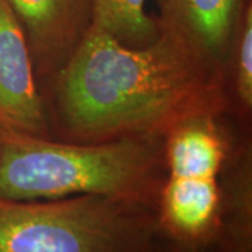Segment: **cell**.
I'll return each instance as SVG.
<instances>
[{"label":"cell","mask_w":252,"mask_h":252,"mask_svg":"<svg viewBox=\"0 0 252 252\" xmlns=\"http://www.w3.org/2000/svg\"><path fill=\"white\" fill-rule=\"evenodd\" d=\"M42 98L51 137L76 143L164 139L190 119L230 115L224 72L177 38L160 31L127 46L95 24Z\"/></svg>","instance_id":"cell-1"},{"label":"cell","mask_w":252,"mask_h":252,"mask_svg":"<svg viewBox=\"0 0 252 252\" xmlns=\"http://www.w3.org/2000/svg\"><path fill=\"white\" fill-rule=\"evenodd\" d=\"M165 180L164 139L76 143L0 133V196L98 195L154 209Z\"/></svg>","instance_id":"cell-2"},{"label":"cell","mask_w":252,"mask_h":252,"mask_svg":"<svg viewBox=\"0 0 252 252\" xmlns=\"http://www.w3.org/2000/svg\"><path fill=\"white\" fill-rule=\"evenodd\" d=\"M157 212L98 195L0 196V252H149Z\"/></svg>","instance_id":"cell-3"},{"label":"cell","mask_w":252,"mask_h":252,"mask_svg":"<svg viewBox=\"0 0 252 252\" xmlns=\"http://www.w3.org/2000/svg\"><path fill=\"white\" fill-rule=\"evenodd\" d=\"M240 127L228 114L205 115L164 137L158 234L195 252H213L219 235L220 172Z\"/></svg>","instance_id":"cell-4"},{"label":"cell","mask_w":252,"mask_h":252,"mask_svg":"<svg viewBox=\"0 0 252 252\" xmlns=\"http://www.w3.org/2000/svg\"><path fill=\"white\" fill-rule=\"evenodd\" d=\"M26 35L42 91L72 61L94 26V0H7Z\"/></svg>","instance_id":"cell-5"},{"label":"cell","mask_w":252,"mask_h":252,"mask_svg":"<svg viewBox=\"0 0 252 252\" xmlns=\"http://www.w3.org/2000/svg\"><path fill=\"white\" fill-rule=\"evenodd\" d=\"M0 133L51 137L26 35L7 0H0Z\"/></svg>","instance_id":"cell-6"},{"label":"cell","mask_w":252,"mask_h":252,"mask_svg":"<svg viewBox=\"0 0 252 252\" xmlns=\"http://www.w3.org/2000/svg\"><path fill=\"white\" fill-rule=\"evenodd\" d=\"M252 0H157L158 30L187 45L200 59L224 69L244 9ZM224 72V70H223Z\"/></svg>","instance_id":"cell-7"},{"label":"cell","mask_w":252,"mask_h":252,"mask_svg":"<svg viewBox=\"0 0 252 252\" xmlns=\"http://www.w3.org/2000/svg\"><path fill=\"white\" fill-rule=\"evenodd\" d=\"M213 252H252V139L240 127L220 172L219 235Z\"/></svg>","instance_id":"cell-8"},{"label":"cell","mask_w":252,"mask_h":252,"mask_svg":"<svg viewBox=\"0 0 252 252\" xmlns=\"http://www.w3.org/2000/svg\"><path fill=\"white\" fill-rule=\"evenodd\" d=\"M230 117L251 129L252 119V1L244 9L224 63Z\"/></svg>","instance_id":"cell-9"},{"label":"cell","mask_w":252,"mask_h":252,"mask_svg":"<svg viewBox=\"0 0 252 252\" xmlns=\"http://www.w3.org/2000/svg\"><path fill=\"white\" fill-rule=\"evenodd\" d=\"M147 0H94V24L127 46H144L158 36L154 16L146 11Z\"/></svg>","instance_id":"cell-10"},{"label":"cell","mask_w":252,"mask_h":252,"mask_svg":"<svg viewBox=\"0 0 252 252\" xmlns=\"http://www.w3.org/2000/svg\"><path fill=\"white\" fill-rule=\"evenodd\" d=\"M149 252H195L192 250H189L184 245H180V244L174 243L171 240L162 237L161 234H158L156 237V240L152 244Z\"/></svg>","instance_id":"cell-11"}]
</instances>
